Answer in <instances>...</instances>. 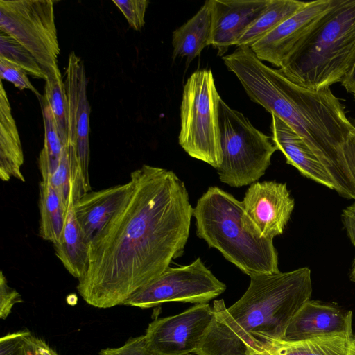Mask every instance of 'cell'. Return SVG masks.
<instances>
[{"mask_svg":"<svg viewBox=\"0 0 355 355\" xmlns=\"http://www.w3.org/2000/svg\"><path fill=\"white\" fill-rule=\"evenodd\" d=\"M130 182L125 200L90 241L76 287L96 308L123 305L183 254L189 238L193 208L173 171L144 164Z\"/></svg>","mask_w":355,"mask_h":355,"instance_id":"obj_1","label":"cell"},{"mask_svg":"<svg viewBox=\"0 0 355 355\" xmlns=\"http://www.w3.org/2000/svg\"><path fill=\"white\" fill-rule=\"evenodd\" d=\"M223 60L252 101L304 141L327 171L338 195L355 200V180L342 151L355 126L330 87L313 90L295 84L279 69L265 64L249 47H237Z\"/></svg>","mask_w":355,"mask_h":355,"instance_id":"obj_2","label":"cell"},{"mask_svg":"<svg viewBox=\"0 0 355 355\" xmlns=\"http://www.w3.org/2000/svg\"><path fill=\"white\" fill-rule=\"evenodd\" d=\"M242 297L230 307L214 302V318L194 354L257 355L285 331L312 293L311 270L252 275Z\"/></svg>","mask_w":355,"mask_h":355,"instance_id":"obj_3","label":"cell"},{"mask_svg":"<svg viewBox=\"0 0 355 355\" xmlns=\"http://www.w3.org/2000/svg\"><path fill=\"white\" fill-rule=\"evenodd\" d=\"M354 64L355 0H336L279 69L294 83L320 90L341 83Z\"/></svg>","mask_w":355,"mask_h":355,"instance_id":"obj_4","label":"cell"},{"mask_svg":"<svg viewBox=\"0 0 355 355\" xmlns=\"http://www.w3.org/2000/svg\"><path fill=\"white\" fill-rule=\"evenodd\" d=\"M196 234L250 277L279 272L273 240L261 237L247 220L242 202L211 186L193 208Z\"/></svg>","mask_w":355,"mask_h":355,"instance_id":"obj_5","label":"cell"},{"mask_svg":"<svg viewBox=\"0 0 355 355\" xmlns=\"http://www.w3.org/2000/svg\"><path fill=\"white\" fill-rule=\"evenodd\" d=\"M220 99L212 71L193 72L183 88L178 137L179 144L189 156L216 169L223 162Z\"/></svg>","mask_w":355,"mask_h":355,"instance_id":"obj_6","label":"cell"},{"mask_svg":"<svg viewBox=\"0 0 355 355\" xmlns=\"http://www.w3.org/2000/svg\"><path fill=\"white\" fill-rule=\"evenodd\" d=\"M219 125L223 162L216 170L220 180L232 187L256 182L265 174L278 150L272 138L221 98Z\"/></svg>","mask_w":355,"mask_h":355,"instance_id":"obj_7","label":"cell"},{"mask_svg":"<svg viewBox=\"0 0 355 355\" xmlns=\"http://www.w3.org/2000/svg\"><path fill=\"white\" fill-rule=\"evenodd\" d=\"M0 31L26 48L46 75L59 71L53 1L1 0Z\"/></svg>","mask_w":355,"mask_h":355,"instance_id":"obj_8","label":"cell"},{"mask_svg":"<svg viewBox=\"0 0 355 355\" xmlns=\"http://www.w3.org/2000/svg\"><path fill=\"white\" fill-rule=\"evenodd\" d=\"M225 289L226 285L198 258L189 265L168 268L135 291L123 305L147 309L168 302L204 304Z\"/></svg>","mask_w":355,"mask_h":355,"instance_id":"obj_9","label":"cell"},{"mask_svg":"<svg viewBox=\"0 0 355 355\" xmlns=\"http://www.w3.org/2000/svg\"><path fill=\"white\" fill-rule=\"evenodd\" d=\"M214 318L208 303L198 304L175 315L157 318L148 324L146 338L155 355L195 353Z\"/></svg>","mask_w":355,"mask_h":355,"instance_id":"obj_10","label":"cell"},{"mask_svg":"<svg viewBox=\"0 0 355 355\" xmlns=\"http://www.w3.org/2000/svg\"><path fill=\"white\" fill-rule=\"evenodd\" d=\"M64 85L68 100L67 148L70 160L78 163L87 193L91 191L89 178L90 105L84 62L74 51L69 55Z\"/></svg>","mask_w":355,"mask_h":355,"instance_id":"obj_11","label":"cell"},{"mask_svg":"<svg viewBox=\"0 0 355 355\" xmlns=\"http://www.w3.org/2000/svg\"><path fill=\"white\" fill-rule=\"evenodd\" d=\"M241 202L244 215L254 230L272 240L282 234L295 207L286 184L274 180L250 184Z\"/></svg>","mask_w":355,"mask_h":355,"instance_id":"obj_12","label":"cell"},{"mask_svg":"<svg viewBox=\"0 0 355 355\" xmlns=\"http://www.w3.org/2000/svg\"><path fill=\"white\" fill-rule=\"evenodd\" d=\"M336 0H316L306 4L251 47L261 61L281 67L283 62Z\"/></svg>","mask_w":355,"mask_h":355,"instance_id":"obj_13","label":"cell"},{"mask_svg":"<svg viewBox=\"0 0 355 355\" xmlns=\"http://www.w3.org/2000/svg\"><path fill=\"white\" fill-rule=\"evenodd\" d=\"M352 324L351 311H345L334 303L309 300L294 315L281 340L296 342L331 334L352 335Z\"/></svg>","mask_w":355,"mask_h":355,"instance_id":"obj_14","label":"cell"},{"mask_svg":"<svg viewBox=\"0 0 355 355\" xmlns=\"http://www.w3.org/2000/svg\"><path fill=\"white\" fill-rule=\"evenodd\" d=\"M270 0H214L211 45L223 56L267 7Z\"/></svg>","mask_w":355,"mask_h":355,"instance_id":"obj_15","label":"cell"},{"mask_svg":"<svg viewBox=\"0 0 355 355\" xmlns=\"http://www.w3.org/2000/svg\"><path fill=\"white\" fill-rule=\"evenodd\" d=\"M271 115L272 141L285 156L286 163L307 178L336 191L327 171L304 141L282 119Z\"/></svg>","mask_w":355,"mask_h":355,"instance_id":"obj_16","label":"cell"},{"mask_svg":"<svg viewBox=\"0 0 355 355\" xmlns=\"http://www.w3.org/2000/svg\"><path fill=\"white\" fill-rule=\"evenodd\" d=\"M130 182L84 194L75 204L76 217L90 241L106 225L125 200Z\"/></svg>","mask_w":355,"mask_h":355,"instance_id":"obj_17","label":"cell"},{"mask_svg":"<svg viewBox=\"0 0 355 355\" xmlns=\"http://www.w3.org/2000/svg\"><path fill=\"white\" fill-rule=\"evenodd\" d=\"M214 19V0H207L187 21L173 33V58L192 61L211 45Z\"/></svg>","mask_w":355,"mask_h":355,"instance_id":"obj_18","label":"cell"},{"mask_svg":"<svg viewBox=\"0 0 355 355\" xmlns=\"http://www.w3.org/2000/svg\"><path fill=\"white\" fill-rule=\"evenodd\" d=\"M24 153L16 122L12 114L6 89L0 81V178L8 182L15 178H25L21 171Z\"/></svg>","mask_w":355,"mask_h":355,"instance_id":"obj_19","label":"cell"},{"mask_svg":"<svg viewBox=\"0 0 355 355\" xmlns=\"http://www.w3.org/2000/svg\"><path fill=\"white\" fill-rule=\"evenodd\" d=\"M89 242L87 239L74 211V201L70 200L64 227L57 243L55 254L65 269L75 278L84 275L87 263Z\"/></svg>","mask_w":355,"mask_h":355,"instance_id":"obj_20","label":"cell"},{"mask_svg":"<svg viewBox=\"0 0 355 355\" xmlns=\"http://www.w3.org/2000/svg\"><path fill=\"white\" fill-rule=\"evenodd\" d=\"M352 335L318 336L304 340H276L257 355H347Z\"/></svg>","mask_w":355,"mask_h":355,"instance_id":"obj_21","label":"cell"},{"mask_svg":"<svg viewBox=\"0 0 355 355\" xmlns=\"http://www.w3.org/2000/svg\"><path fill=\"white\" fill-rule=\"evenodd\" d=\"M306 3L296 0H270L266 9L243 33L235 46L250 48L302 9Z\"/></svg>","mask_w":355,"mask_h":355,"instance_id":"obj_22","label":"cell"},{"mask_svg":"<svg viewBox=\"0 0 355 355\" xmlns=\"http://www.w3.org/2000/svg\"><path fill=\"white\" fill-rule=\"evenodd\" d=\"M39 189V236L54 244L58 242L62 233L67 207L48 182L40 181Z\"/></svg>","mask_w":355,"mask_h":355,"instance_id":"obj_23","label":"cell"},{"mask_svg":"<svg viewBox=\"0 0 355 355\" xmlns=\"http://www.w3.org/2000/svg\"><path fill=\"white\" fill-rule=\"evenodd\" d=\"M42 112L44 139L39 155V168L42 180H47L58 168L65 146L58 135L49 105L44 98L40 97Z\"/></svg>","mask_w":355,"mask_h":355,"instance_id":"obj_24","label":"cell"},{"mask_svg":"<svg viewBox=\"0 0 355 355\" xmlns=\"http://www.w3.org/2000/svg\"><path fill=\"white\" fill-rule=\"evenodd\" d=\"M46 76L43 96L49 105L62 143L67 146L68 100L64 82L60 70L49 73Z\"/></svg>","mask_w":355,"mask_h":355,"instance_id":"obj_25","label":"cell"},{"mask_svg":"<svg viewBox=\"0 0 355 355\" xmlns=\"http://www.w3.org/2000/svg\"><path fill=\"white\" fill-rule=\"evenodd\" d=\"M0 58L12 62L24 69L27 73L46 80V75L33 55L12 37L1 32Z\"/></svg>","mask_w":355,"mask_h":355,"instance_id":"obj_26","label":"cell"},{"mask_svg":"<svg viewBox=\"0 0 355 355\" xmlns=\"http://www.w3.org/2000/svg\"><path fill=\"white\" fill-rule=\"evenodd\" d=\"M59 195L68 209L71 191V176L67 146H64L60 164L55 172L46 180ZM74 200V198H73Z\"/></svg>","mask_w":355,"mask_h":355,"instance_id":"obj_27","label":"cell"},{"mask_svg":"<svg viewBox=\"0 0 355 355\" xmlns=\"http://www.w3.org/2000/svg\"><path fill=\"white\" fill-rule=\"evenodd\" d=\"M113 3L125 16L129 26L140 31L145 24V14L149 1L147 0H113Z\"/></svg>","mask_w":355,"mask_h":355,"instance_id":"obj_28","label":"cell"},{"mask_svg":"<svg viewBox=\"0 0 355 355\" xmlns=\"http://www.w3.org/2000/svg\"><path fill=\"white\" fill-rule=\"evenodd\" d=\"M26 71L17 64L5 58H0V78L12 83L20 90L28 89L38 97L40 94L33 87L27 77Z\"/></svg>","mask_w":355,"mask_h":355,"instance_id":"obj_29","label":"cell"},{"mask_svg":"<svg viewBox=\"0 0 355 355\" xmlns=\"http://www.w3.org/2000/svg\"><path fill=\"white\" fill-rule=\"evenodd\" d=\"M99 355H155L149 348L145 335L129 338L117 348H106Z\"/></svg>","mask_w":355,"mask_h":355,"instance_id":"obj_30","label":"cell"},{"mask_svg":"<svg viewBox=\"0 0 355 355\" xmlns=\"http://www.w3.org/2000/svg\"><path fill=\"white\" fill-rule=\"evenodd\" d=\"M23 302L21 295L8 286L3 271L0 274V318L5 320L11 313L13 306Z\"/></svg>","mask_w":355,"mask_h":355,"instance_id":"obj_31","label":"cell"},{"mask_svg":"<svg viewBox=\"0 0 355 355\" xmlns=\"http://www.w3.org/2000/svg\"><path fill=\"white\" fill-rule=\"evenodd\" d=\"M28 330L8 333L0 339V355H25L24 342Z\"/></svg>","mask_w":355,"mask_h":355,"instance_id":"obj_32","label":"cell"},{"mask_svg":"<svg viewBox=\"0 0 355 355\" xmlns=\"http://www.w3.org/2000/svg\"><path fill=\"white\" fill-rule=\"evenodd\" d=\"M25 355H58L45 341L30 333L24 342Z\"/></svg>","mask_w":355,"mask_h":355,"instance_id":"obj_33","label":"cell"},{"mask_svg":"<svg viewBox=\"0 0 355 355\" xmlns=\"http://www.w3.org/2000/svg\"><path fill=\"white\" fill-rule=\"evenodd\" d=\"M346 163L355 180V129L352 130L342 146Z\"/></svg>","mask_w":355,"mask_h":355,"instance_id":"obj_34","label":"cell"},{"mask_svg":"<svg viewBox=\"0 0 355 355\" xmlns=\"http://www.w3.org/2000/svg\"><path fill=\"white\" fill-rule=\"evenodd\" d=\"M341 220L351 243L355 247V202L343 210Z\"/></svg>","mask_w":355,"mask_h":355,"instance_id":"obj_35","label":"cell"},{"mask_svg":"<svg viewBox=\"0 0 355 355\" xmlns=\"http://www.w3.org/2000/svg\"><path fill=\"white\" fill-rule=\"evenodd\" d=\"M340 83L348 92L352 93L355 90V64Z\"/></svg>","mask_w":355,"mask_h":355,"instance_id":"obj_36","label":"cell"},{"mask_svg":"<svg viewBox=\"0 0 355 355\" xmlns=\"http://www.w3.org/2000/svg\"><path fill=\"white\" fill-rule=\"evenodd\" d=\"M349 279L355 283V257L353 260L349 273Z\"/></svg>","mask_w":355,"mask_h":355,"instance_id":"obj_37","label":"cell"},{"mask_svg":"<svg viewBox=\"0 0 355 355\" xmlns=\"http://www.w3.org/2000/svg\"><path fill=\"white\" fill-rule=\"evenodd\" d=\"M347 355H355V336L351 340Z\"/></svg>","mask_w":355,"mask_h":355,"instance_id":"obj_38","label":"cell"},{"mask_svg":"<svg viewBox=\"0 0 355 355\" xmlns=\"http://www.w3.org/2000/svg\"><path fill=\"white\" fill-rule=\"evenodd\" d=\"M352 94H353L354 96L355 97V90L353 91Z\"/></svg>","mask_w":355,"mask_h":355,"instance_id":"obj_39","label":"cell"},{"mask_svg":"<svg viewBox=\"0 0 355 355\" xmlns=\"http://www.w3.org/2000/svg\"><path fill=\"white\" fill-rule=\"evenodd\" d=\"M183 355H192L191 354H183Z\"/></svg>","mask_w":355,"mask_h":355,"instance_id":"obj_40","label":"cell"}]
</instances>
